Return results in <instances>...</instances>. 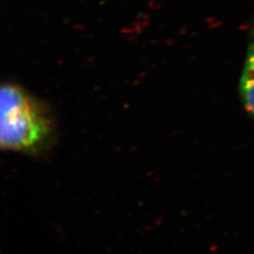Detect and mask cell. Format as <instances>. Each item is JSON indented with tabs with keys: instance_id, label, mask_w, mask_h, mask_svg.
Instances as JSON below:
<instances>
[{
	"instance_id": "1",
	"label": "cell",
	"mask_w": 254,
	"mask_h": 254,
	"mask_svg": "<svg viewBox=\"0 0 254 254\" xmlns=\"http://www.w3.org/2000/svg\"><path fill=\"white\" fill-rule=\"evenodd\" d=\"M52 124L21 88L5 84L0 91V142L7 151L37 154L52 139Z\"/></svg>"
},
{
	"instance_id": "2",
	"label": "cell",
	"mask_w": 254,
	"mask_h": 254,
	"mask_svg": "<svg viewBox=\"0 0 254 254\" xmlns=\"http://www.w3.org/2000/svg\"><path fill=\"white\" fill-rule=\"evenodd\" d=\"M240 95L246 109L254 118V39L249 46L240 79Z\"/></svg>"
}]
</instances>
